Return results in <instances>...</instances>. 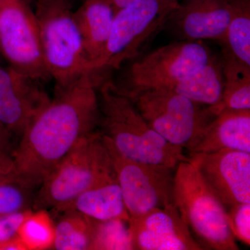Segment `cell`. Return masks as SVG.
<instances>
[{"label":"cell","instance_id":"cell-1","mask_svg":"<svg viewBox=\"0 0 250 250\" xmlns=\"http://www.w3.org/2000/svg\"><path fill=\"white\" fill-rule=\"evenodd\" d=\"M93 72L62 89L28 125L14 154L11 179L37 190L81 140L98 130L100 108Z\"/></svg>","mask_w":250,"mask_h":250},{"label":"cell","instance_id":"cell-2","mask_svg":"<svg viewBox=\"0 0 250 250\" xmlns=\"http://www.w3.org/2000/svg\"><path fill=\"white\" fill-rule=\"evenodd\" d=\"M98 130L125 157L175 169L188 160L184 149L166 141L146 123L134 104L118 91L112 81L100 85Z\"/></svg>","mask_w":250,"mask_h":250},{"label":"cell","instance_id":"cell-3","mask_svg":"<svg viewBox=\"0 0 250 250\" xmlns=\"http://www.w3.org/2000/svg\"><path fill=\"white\" fill-rule=\"evenodd\" d=\"M114 177L111 156L96 130L81 140L38 188L32 210L62 213L81 194Z\"/></svg>","mask_w":250,"mask_h":250},{"label":"cell","instance_id":"cell-4","mask_svg":"<svg viewBox=\"0 0 250 250\" xmlns=\"http://www.w3.org/2000/svg\"><path fill=\"white\" fill-rule=\"evenodd\" d=\"M172 200L203 250H239L230 229L225 206L206 183L196 163L190 158L176 167Z\"/></svg>","mask_w":250,"mask_h":250},{"label":"cell","instance_id":"cell-5","mask_svg":"<svg viewBox=\"0 0 250 250\" xmlns=\"http://www.w3.org/2000/svg\"><path fill=\"white\" fill-rule=\"evenodd\" d=\"M70 0H38L34 16L46 66L55 89L92 72Z\"/></svg>","mask_w":250,"mask_h":250},{"label":"cell","instance_id":"cell-6","mask_svg":"<svg viewBox=\"0 0 250 250\" xmlns=\"http://www.w3.org/2000/svg\"><path fill=\"white\" fill-rule=\"evenodd\" d=\"M124 95L157 134L187 151L216 116L209 106L170 90H146Z\"/></svg>","mask_w":250,"mask_h":250},{"label":"cell","instance_id":"cell-7","mask_svg":"<svg viewBox=\"0 0 250 250\" xmlns=\"http://www.w3.org/2000/svg\"><path fill=\"white\" fill-rule=\"evenodd\" d=\"M203 41H174L134 59L113 84L123 95L168 89L214 57Z\"/></svg>","mask_w":250,"mask_h":250},{"label":"cell","instance_id":"cell-8","mask_svg":"<svg viewBox=\"0 0 250 250\" xmlns=\"http://www.w3.org/2000/svg\"><path fill=\"white\" fill-rule=\"evenodd\" d=\"M179 0H140L117 11L103 55L93 72L103 68L120 70L138 58L167 24Z\"/></svg>","mask_w":250,"mask_h":250},{"label":"cell","instance_id":"cell-9","mask_svg":"<svg viewBox=\"0 0 250 250\" xmlns=\"http://www.w3.org/2000/svg\"><path fill=\"white\" fill-rule=\"evenodd\" d=\"M0 53L22 75L41 83L52 80L35 16L22 0H11L0 8Z\"/></svg>","mask_w":250,"mask_h":250},{"label":"cell","instance_id":"cell-10","mask_svg":"<svg viewBox=\"0 0 250 250\" xmlns=\"http://www.w3.org/2000/svg\"><path fill=\"white\" fill-rule=\"evenodd\" d=\"M103 137L111 156L129 218L173 203L172 172L174 169L127 159L121 155L106 138Z\"/></svg>","mask_w":250,"mask_h":250},{"label":"cell","instance_id":"cell-11","mask_svg":"<svg viewBox=\"0 0 250 250\" xmlns=\"http://www.w3.org/2000/svg\"><path fill=\"white\" fill-rule=\"evenodd\" d=\"M188 158L226 209L250 203V153L223 149Z\"/></svg>","mask_w":250,"mask_h":250},{"label":"cell","instance_id":"cell-12","mask_svg":"<svg viewBox=\"0 0 250 250\" xmlns=\"http://www.w3.org/2000/svg\"><path fill=\"white\" fill-rule=\"evenodd\" d=\"M132 250H202L173 203L128 221Z\"/></svg>","mask_w":250,"mask_h":250},{"label":"cell","instance_id":"cell-13","mask_svg":"<svg viewBox=\"0 0 250 250\" xmlns=\"http://www.w3.org/2000/svg\"><path fill=\"white\" fill-rule=\"evenodd\" d=\"M41 82L11 67L0 66V122L18 139L51 98Z\"/></svg>","mask_w":250,"mask_h":250},{"label":"cell","instance_id":"cell-14","mask_svg":"<svg viewBox=\"0 0 250 250\" xmlns=\"http://www.w3.org/2000/svg\"><path fill=\"white\" fill-rule=\"evenodd\" d=\"M235 0L179 1L166 26L181 41L220 42L232 18Z\"/></svg>","mask_w":250,"mask_h":250},{"label":"cell","instance_id":"cell-15","mask_svg":"<svg viewBox=\"0 0 250 250\" xmlns=\"http://www.w3.org/2000/svg\"><path fill=\"white\" fill-rule=\"evenodd\" d=\"M223 149L250 153V109L226 110L219 113L188 152L190 156Z\"/></svg>","mask_w":250,"mask_h":250},{"label":"cell","instance_id":"cell-16","mask_svg":"<svg viewBox=\"0 0 250 250\" xmlns=\"http://www.w3.org/2000/svg\"><path fill=\"white\" fill-rule=\"evenodd\" d=\"M115 14L106 0H85L80 9L74 12L93 72L94 65L106 49Z\"/></svg>","mask_w":250,"mask_h":250},{"label":"cell","instance_id":"cell-17","mask_svg":"<svg viewBox=\"0 0 250 250\" xmlns=\"http://www.w3.org/2000/svg\"><path fill=\"white\" fill-rule=\"evenodd\" d=\"M67 209L76 210L97 221L129 220L116 176L81 194Z\"/></svg>","mask_w":250,"mask_h":250},{"label":"cell","instance_id":"cell-18","mask_svg":"<svg viewBox=\"0 0 250 250\" xmlns=\"http://www.w3.org/2000/svg\"><path fill=\"white\" fill-rule=\"evenodd\" d=\"M223 65L222 59L214 56L209 62L172 85V90L195 103L215 106L223 96Z\"/></svg>","mask_w":250,"mask_h":250},{"label":"cell","instance_id":"cell-19","mask_svg":"<svg viewBox=\"0 0 250 250\" xmlns=\"http://www.w3.org/2000/svg\"><path fill=\"white\" fill-rule=\"evenodd\" d=\"M224 88L218 104L209 106L217 116L226 110L250 109V67L223 52Z\"/></svg>","mask_w":250,"mask_h":250},{"label":"cell","instance_id":"cell-20","mask_svg":"<svg viewBox=\"0 0 250 250\" xmlns=\"http://www.w3.org/2000/svg\"><path fill=\"white\" fill-rule=\"evenodd\" d=\"M55 225L54 250H90L93 243L95 220L80 212L67 209L60 213Z\"/></svg>","mask_w":250,"mask_h":250},{"label":"cell","instance_id":"cell-21","mask_svg":"<svg viewBox=\"0 0 250 250\" xmlns=\"http://www.w3.org/2000/svg\"><path fill=\"white\" fill-rule=\"evenodd\" d=\"M223 52L250 67V6L249 0H235L232 18L223 40Z\"/></svg>","mask_w":250,"mask_h":250},{"label":"cell","instance_id":"cell-22","mask_svg":"<svg viewBox=\"0 0 250 250\" xmlns=\"http://www.w3.org/2000/svg\"><path fill=\"white\" fill-rule=\"evenodd\" d=\"M27 250L53 249L55 225L47 210H33L18 231Z\"/></svg>","mask_w":250,"mask_h":250},{"label":"cell","instance_id":"cell-23","mask_svg":"<svg viewBox=\"0 0 250 250\" xmlns=\"http://www.w3.org/2000/svg\"><path fill=\"white\" fill-rule=\"evenodd\" d=\"M132 250L128 222L123 220H95L90 250Z\"/></svg>","mask_w":250,"mask_h":250},{"label":"cell","instance_id":"cell-24","mask_svg":"<svg viewBox=\"0 0 250 250\" xmlns=\"http://www.w3.org/2000/svg\"><path fill=\"white\" fill-rule=\"evenodd\" d=\"M36 190L14 179L0 183V216L32 209Z\"/></svg>","mask_w":250,"mask_h":250},{"label":"cell","instance_id":"cell-25","mask_svg":"<svg viewBox=\"0 0 250 250\" xmlns=\"http://www.w3.org/2000/svg\"><path fill=\"white\" fill-rule=\"evenodd\" d=\"M230 229L235 238L250 246V203L240 204L227 209Z\"/></svg>","mask_w":250,"mask_h":250},{"label":"cell","instance_id":"cell-26","mask_svg":"<svg viewBox=\"0 0 250 250\" xmlns=\"http://www.w3.org/2000/svg\"><path fill=\"white\" fill-rule=\"evenodd\" d=\"M32 210L28 209L0 216V244L18 234L21 225Z\"/></svg>","mask_w":250,"mask_h":250},{"label":"cell","instance_id":"cell-27","mask_svg":"<svg viewBox=\"0 0 250 250\" xmlns=\"http://www.w3.org/2000/svg\"><path fill=\"white\" fill-rule=\"evenodd\" d=\"M13 136L0 122V170L10 176L12 170L14 154Z\"/></svg>","mask_w":250,"mask_h":250},{"label":"cell","instance_id":"cell-28","mask_svg":"<svg viewBox=\"0 0 250 250\" xmlns=\"http://www.w3.org/2000/svg\"><path fill=\"white\" fill-rule=\"evenodd\" d=\"M0 250H27L18 234L9 241L0 244Z\"/></svg>","mask_w":250,"mask_h":250},{"label":"cell","instance_id":"cell-29","mask_svg":"<svg viewBox=\"0 0 250 250\" xmlns=\"http://www.w3.org/2000/svg\"><path fill=\"white\" fill-rule=\"evenodd\" d=\"M106 1L111 5L115 13H116L119 10L123 9L129 5L134 4L140 0H106Z\"/></svg>","mask_w":250,"mask_h":250},{"label":"cell","instance_id":"cell-30","mask_svg":"<svg viewBox=\"0 0 250 250\" xmlns=\"http://www.w3.org/2000/svg\"><path fill=\"white\" fill-rule=\"evenodd\" d=\"M11 179H12L11 178L10 176L6 175V174L3 173L1 170H0V183H1V182H6V181L11 180Z\"/></svg>","mask_w":250,"mask_h":250},{"label":"cell","instance_id":"cell-31","mask_svg":"<svg viewBox=\"0 0 250 250\" xmlns=\"http://www.w3.org/2000/svg\"><path fill=\"white\" fill-rule=\"evenodd\" d=\"M11 0H0V8L2 7L4 5L7 4Z\"/></svg>","mask_w":250,"mask_h":250},{"label":"cell","instance_id":"cell-32","mask_svg":"<svg viewBox=\"0 0 250 250\" xmlns=\"http://www.w3.org/2000/svg\"><path fill=\"white\" fill-rule=\"evenodd\" d=\"M22 1H24V2L26 3V4H27L29 5V2H30L31 0H22Z\"/></svg>","mask_w":250,"mask_h":250}]
</instances>
